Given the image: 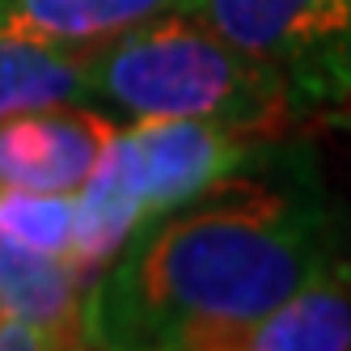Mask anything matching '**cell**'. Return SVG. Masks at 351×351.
I'll return each instance as SVG.
<instances>
[{
    "mask_svg": "<svg viewBox=\"0 0 351 351\" xmlns=\"http://www.w3.org/2000/svg\"><path fill=\"white\" fill-rule=\"evenodd\" d=\"M335 254L313 153L271 140L128 237L89 288L93 347L229 351Z\"/></svg>",
    "mask_w": 351,
    "mask_h": 351,
    "instance_id": "cell-1",
    "label": "cell"
},
{
    "mask_svg": "<svg viewBox=\"0 0 351 351\" xmlns=\"http://www.w3.org/2000/svg\"><path fill=\"white\" fill-rule=\"evenodd\" d=\"M89 97L128 119H199L284 140L305 110L267 64L220 38L195 13H161L89 51Z\"/></svg>",
    "mask_w": 351,
    "mask_h": 351,
    "instance_id": "cell-2",
    "label": "cell"
},
{
    "mask_svg": "<svg viewBox=\"0 0 351 351\" xmlns=\"http://www.w3.org/2000/svg\"><path fill=\"white\" fill-rule=\"evenodd\" d=\"M280 77L300 110H351V0H182Z\"/></svg>",
    "mask_w": 351,
    "mask_h": 351,
    "instance_id": "cell-3",
    "label": "cell"
},
{
    "mask_svg": "<svg viewBox=\"0 0 351 351\" xmlns=\"http://www.w3.org/2000/svg\"><path fill=\"white\" fill-rule=\"evenodd\" d=\"M123 140H128L148 220L191 199L263 148V140L254 136L199 119H136L132 128H123Z\"/></svg>",
    "mask_w": 351,
    "mask_h": 351,
    "instance_id": "cell-4",
    "label": "cell"
},
{
    "mask_svg": "<svg viewBox=\"0 0 351 351\" xmlns=\"http://www.w3.org/2000/svg\"><path fill=\"white\" fill-rule=\"evenodd\" d=\"M114 123L81 102L38 106L0 119V182L77 195L114 140Z\"/></svg>",
    "mask_w": 351,
    "mask_h": 351,
    "instance_id": "cell-5",
    "label": "cell"
},
{
    "mask_svg": "<svg viewBox=\"0 0 351 351\" xmlns=\"http://www.w3.org/2000/svg\"><path fill=\"white\" fill-rule=\"evenodd\" d=\"M0 309L30 322L47 347H93L89 280L9 233H0Z\"/></svg>",
    "mask_w": 351,
    "mask_h": 351,
    "instance_id": "cell-6",
    "label": "cell"
},
{
    "mask_svg": "<svg viewBox=\"0 0 351 351\" xmlns=\"http://www.w3.org/2000/svg\"><path fill=\"white\" fill-rule=\"evenodd\" d=\"M229 351H351V263L326 258L271 313L250 322Z\"/></svg>",
    "mask_w": 351,
    "mask_h": 351,
    "instance_id": "cell-7",
    "label": "cell"
},
{
    "mask_svg": "<svg viewBox=\"0 0 351 351\" xmlns=\"http://www.w3.org/2000/svg\"><path fill=\"white\" fill-rule=\"evenodd\" d=\"M89 51L93 47L43 43L0 26V119L38 110V106L85 102Z\"/></svg>",
    "mask_w": 351,
    "mask_h": 351,
    "instance_id": "cell-8",
    "label": "cell"
},
{
    "mask_svg": "<svg viewBox=\"0 0 351 351\" xmlns=\"http://www.w3.org/2000/svg\"><path fill=\"white\" fill-rule=\"evenodd\" d=\"M182 0H0V26L64 47H102L106 38L173 13Z\"/></svg>",
    "mask_w": 351,
    "mask_h": 351,
    "instance_id": "cell-9",
    "label": "cell"
},
{
    "mask_svg": "<svg viewBox=\"0 0 351 351\" xmlns=\"http://www.w3.org/2000/svg\"><path fill=\"white\" fill-rule=\"evenodd\" d=\"M335 119H339V123H347V128H351V110H339Z\"/></svg>",
    "mask_w": 351,
    "mask_h": 351,
    "instance_id": "cell-10",
    "label": "cell"
},
{
    "mask_svg": "<svg viewBox=\"0 0 351 351\" xmlns=\"http://www.w3.org/2000/svg\"><path fill=\"white\" fill-rule=\"evenodd\" d=\"M335 114H339V110H335Z\"/></svg>",
    "mask_w": 351,
    "mask_h": 351,
    "instance_id": "cell-11",
    "label": "cell"
}]
</instances>
